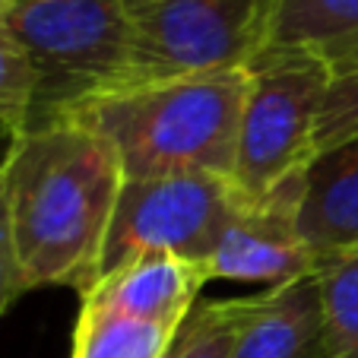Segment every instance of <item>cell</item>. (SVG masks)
Here are the masks:
<instances>
[{"mask_svg":"<svg viewBox=\"0 0 358 358\" xmlns=\"http://www.w3.org/2000/svg\"><path fill=\"white\" fill-rule=\"evenodd\" d=\"M0 184L22 289H92L124 187L111 143L73 117L32 124L10 136Z\"/></svg>","mask_w":358,"mask_h":358,"instance_id":"6da1fadb","label":"cell"},{"mask_svg":"<svg viewBox=\"0 0 358 358\" xmlns=\"http://www.w3.org/2000/svg\"><path fill=\"white\" fill-rule=\"evenodd\" d=\"M248 70L136 83L64 117L111 143L127 181L206 171L231 181Z\"/></svg>","mask_w":358,"mask_h":358,"instance_id":"7a4b0ae2","label":"cell"},{"mask_svg":"<svg viewBox=\"0 0 358 358\" xmlns=\"http://www.w3.org/2000/svg\"><path fill=\"white\" fill-rule=\"evenodd\" d=\"M0 13L35 67L32 124L64 117L136 83L124 0H0Z\"/></svg>","mask_w":358,"mask_h":358,"instance_id":"3957f363","label":"cell"},{"mask_svg":"<svg viewBox=\"0 0 358 358\" xmlns=\"http://www.w3.org/2000/svg\"><path fill=\"white\" fill-rule=\"evenodd\" d=\"M330 70L311 57L257 55L238 127L231 187L248 210H282L295 219L304 171L317 156V115Z\"/></svg>","mask_w":358,"mask_h":358,"instance_id":"277c9868","label":"cell"},{"mask_svg":"<svg viewBox=\"0 0 358 358\" xmlns=\"http://www.w3.org/2000/svg\"><path fill=\"white\" fill-rule=\"evenodd\" d=\"M136 83L248 70L273 0H124ZM134 83V86H136Z\"/></svg>","mask_w":358,"mask_h":358,"instance_id":"5b68a950","label":"cell"},{"mask_svg":"<svg viewBox=\"0 0 358 358\" xmlns=\"http://www.w3.org/2000/svg\"><path fill=\"white\" fill-rule=\"evenodd\" d=\"M241 210L248 206L229 178L206 171L136 178V181L124 178L99 279L146 254L206 260L219 231Z\"/></svg>","mask_w":358,"mask_h":358,"instance_id":"8992f818","label":"cell"},{"mask_svg":"<svg viewBox=\"0 0 358 358\" xmlns=\"http://www.w3.org/2000/svg\"><path fill=\"white\" fill-rule=\"evenodd\" d=\"M206 282H213V276L203 260L178 254H146L101 276L92 289L80 295V308L181 330Z\"/></svg>","mask_w":358,"mask_h":358,"instance_id":"52a82bcc","label":"cell"},{"mask_svg":"<svg viewBox=\"0 0 358 358\" xmlns=\"http://www.w3.org/2000/svg\"><path fill=\"white\" fill-rule=\"evenodd\" d=\"M213 279L282 285L311 276L320 257L298 238L295 219L282 210H241L206 254Z\"/></svg>","mask_w":358,"mask_h":358,"instance_id":"ba28073f","label":"cell"},{"mask_svg":"<svg viewBox=\"0 0 358 358\" xmlns=\"http://www.w3.org/2000/svg\"><path fill=\"white\" fill-rule=\"evenodd\" d=\"M231 358H327L317 276H301L248 301Z\"/></svg>","mask_w":358,"mask_h":358,"instance_id":"9c48e42d","label":"cell"},{"mask_svg":"<svg viewBox=\"0 0 358 358\" xmlns=\"http://www.w3.org/2000/svg\"><path fill=\"white\" fill-rule=\"evenodd\" d=\"M295 231L317 257L358 248V134L311 159L295 206Z\"/></svg>","mask_w":358,"mask_h":358,"instance_id":"30bf717a","label":"cell"},{"mask_svg":"<svg viewBox=\"0 0 358 358\" xmlns=\"http://www.w3.org/2000/svg\"><path fill=\"white\" fill-rule=\"evenodd\" d=\"M257 55L311 57L330 76L358 67V0H273Z\"/></svg>","mask_w":358,"mask_h":358,"instance_id":"8fae6325","label":"cell"},{"mask_svg":"<svg viewBox=\"0 0 358 358\" xmlns=\"http://www.w3.org/2000/svg\"><path fill=\"white\" fill-rule=\"evenodd\" d=\"M175 333L171 327L80 308L70 358H165Z\"/></svg>","mask_w":358,"mask_h":358,"instance_id":"7c38bea8","label":"cell"},{"mask_svg":"<svg viewBox=\"0 0 358 358\" xmlns=\"http://www.w3.org/2000/svg\"><path fill=\"white\" fill-rule=\"evenodd\" d=\"M327 358H358V248L320 257L317 270Z\"/></svg>","mask_w":358,"mask_h":358,"instance_id":"4fadbf2b","label":"cell"},{"mask_svg":"<svg viewBox=\"0 0 358 358\" xmlns=\"http://www.w3.org/2000/svg\"><path fill=\"white\" fill-rule=\"evenodd\" d=\"M250 298L231 301H203L175 333L165 358H231L238 343V330L248 314Z\"/></svg>","mask_w":358,"mask_h":358,"instance_id":"5bb4252c","label":"cell"},{"mask_svg":"<svg viewBox=\"0 0 358 358\" xmlns=\"http://www.w3.org/2000/svg\"><path fill=\"white\" fill-rule=\"evenodd\" d=\"M35 92H38L35 67L0 13V130L16 136L32 124Z\"/></svg>","mask_w":358,"mask_h":358,"instance_id":"9a60e30c","label":"cell"},{"mask_svg":"<svg viewBox=\"0 0 358 358\" xmlns=\"http://www.w3.org/2000/svg\"><path fill=\"white\" fill-rule=\"evenodd\" d=\"M358 134V67L333 73L317 115V152Z\"/></svg>","mask_w":358,"mask_h":358,"instance_id":"2e32d148","label":"cell"},{"mask_svg":"<svg viewBox=\"0 0 358 358\" xmlns=\"http://www.w3.org/2000/svg\"><path fill=\"white\" fill-rule=\"evenodd\" d=\"M20 295H26V289L20 279V266H16L13 238H10L7 222V200H3V184H0V317L10 311V304Z\"/></svg>","mask_w":358,"mask_h":358,"instance_id":"e0dca14e","label":"cell"},{"mask_svg":"<svg viewBox=\"0 0 358 358\" xmlns=\"http://www.w3.org/2000/svg\"><path fill=\"white\" fill-rule=\"evenodd\" d=\"M7 146H10V134H7V130H0V162H3V152H7Z\"/></svg>","mask_w":358,"mask_h":358,"instance_id":"ac0fdd59","label":"cell"}]
</instances>
